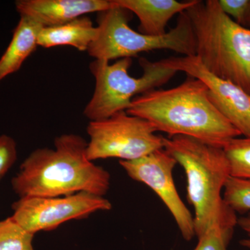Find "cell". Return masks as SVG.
Masks as SVG:
<instances>
[{"label":"cell","instance_id":"obj_8","mask_svg":"<svg viewBox=\"0 0 250 250\" xmlns=\"http://www.w3.org/2000/svg\"><path fill=\"white\" fill-rule=\"evenodd\" d=\"M111 202L104 197L80 192L68 196L20 198L12 205L11 218L27 232L52 231L71 220L88 218L98 210H110Z\"/></svg>","mask_w":250,"mask_h":250},{"label":"cell","instance_id":"obj_22","mask_svg":"<svg viewBox=\"0 0 250 250\" xmlns=\"http://www.w3.org/2000/svg\"><path fill=\"white\" fill-rule=\"evenodd\" d=\"M243 27L250 29V6L249 11H248V14H247L246 21H245L244 24H243Z\"/></svg>","mask_w":250,"mask_h":250},{"label":"cell","instance_id":"obj_10","mask_svg":"<svg viewBox=\"0 0 250 250\" xmlns=\"http://www.w3.org/2000/svg\"><path fill=\"white\" fill-rule=\"evenodd\" d=\"M161 62L205 83L210 101L220 113L246 138H250V95L241 87L215 76L197 57H171Z\"/></svg>","mask_w":250,"mask_h":250},{"label":"cell","instance_id":"obj_6","mask_svg":"<svg viewBox=\"0 0 250 250\" xmlns=\"http://www.w3.org/2000/svg\"><path fill=\"white\" fill-rule=\"evenodd\" d=\"M139 62L143 74L139 78L129 75L131 58L119 59L113 64L108 61L95 59L90 64L95 88L83 111V115L90 121H100L126 111L133 99L166 84L177 72L161 61L152 62L141 58Z\"/></svg>","mask_w":250,"mask_h":250},{"label":"cell","instance_id":"obj_20","mask_svg":"<svg viewBox=\"0 0 250 250\" xmlns=\"http://www.w3.org/2000/svg\"><path fill=\"white\" fill-rule=\"evenodd\" d=\"M220 8L235 22L243 26L249 11L250 0H218Z\"/></svg>","mask_w":250,"mask_h":250},{"label":"cell","instance_id":"obj_2","mask_svg":"<svg viewBox=\"0 0 250 250\" xmlns=\"http://www.w3.org/2000/svg\"><path fill=\"white\" fill-rule=\"evenodd\" d=\"M126 112L149 122L156 131L169 137L188 136L223 147L241 136L210 101L205 83L192 77L170 89L138 95Z\"/></svg>","mask_w":250,"mask_h":250},{"label":"cell","instance_id":"obj_1","mask_svg":"<svg viewBox=\"0 0 250 250\" xmlns=\"http://www.w3.org/2000/svg\"><path fill=\"white\" fill-rule=\"evenodd\" d=\"M54 144L55 149H36L21 164L11 180L20 198L68 196L80 192L104 197L107 193L111 175L88 159L84 139L63 134Z\"/></svg>","mask_w":250,"mask_h":250},{"label":"cell","instance_id":"obj_14","mask_svg":"<svg viewBox=\"0 0 250 250\" xmlns=\"http://www.w3.org/2000/svg\"><path fill=\"white\" fill-rule=\"evenodd\" d=\"M98 34L97 27L87 16L41 31L38 45L45 48L70 45L80 51H87Z\"/></svg>","mask_w":250,"mask_h":250},{"label":"cell","instance_id":"obj_13","mask_svg":"<svg viewBox=\"0 0 250 250\" xmlns=\"http://www.w3.org/2000/svg\"><path fill=\"white\" fill-rule=\"evenodd\" d=\"M42 28L35 20L21 16L11 42L0 59V82L18 71L24 61L36 50Z\"/></svg>","mask_w":250,"mask_h":250},{"label":"cell","instance_id":"obj_5","mask_svg":"<svg viewBox=\"0 0 250 250\" xmlns=\"http://www.w3.org/2000/svg\"><path fill=\"white\" fill-rule=\"evenodd\" d=\"M111 3L109 9L98 13V34L87 50L95 60L131 59L156 49H170L184 57L196 55L195 36L186 11L179 14L177 25L165 35L151 36L131 29L129 25L131 12L113 0Z\"/></svg>","mask_w":250,"mask_h":250},{"label":"cell","instance_id":"obj_19","mask_svg":"<svg viewBox=\"0 0 250 250\" xmlns=\"http://www.w3.org/2000/svg\"><path fill=\"white\" fill-rule=\"evenodd\" d=\"M18 157L17 145L11 136H0V179L9 172Z\"/></svg>","mask_w":250,"mask_h":250},{"label":"cell","instance_id":"obj_18","mask_svg":"<svg viewBox=\"0 0 250 250\" xmlns=\"http://www.w3.org/2000/svg\"><path fill=\"white\" fill-rule=\"evenodd\" d=\"M231 238L219 227H212L199 237L198 243L194 250H228Z\"/></svg>","mask_w":250,"mask_h":250},{"label":"cell","instance_id":"obj_11","mask_svg":"<svg viewBox=\"0 0 250 250\" xmlns=\"http://www.w3.org/2000/svg\"><path fill=\"white\" fill-rule=\"evenodd\" d=\"M111 0H18L21 16L35 20L43 27L60 25L90 13L109 9Z\"/></svg>","mask_w":250,"mask_h":250},{"label":"cell","instance_id":"obj_16","mask_svg":"<svg viewBox=\"0 0 250 250\" xmlns=\"http://www.w3.org/2000/svg\"><path fill=\"white\" fill-rule=\"evenodd\" d=\"M34 236L11 217L0 221V250H35L32 243Z\"/></svg>","mask_w":250,"mask_h":250},{"label":"cell","instance_id":"obj_15","mask_svg":"<svg viewBox=\"0 0 250 250\" xmlns=\"http://www.w3.org/2000/svg\"><path fill=\"white\" fill-rule=\"evenodd\" d=\"M231 176L250 179V138H235L223 147Z\"/></svg>","mask_w":250,"mask_h":250},{"label":"cell","instance_id":"obj_7","mask_svg":"<svg viewBox=\"0 0 250 250\" xmlns=\"http://www.w3.org/2000/svg\"><path fill=\"white\" fill-rule=\"evenodd\" d=\"M149 122L126 111L90 121L87 156L90 161L108 158L132 161L164 149V137L155 134Z\"/></svg>","mask_w":250,"mask_h":250},{"label":"cell","instance_id":"obj_21","mask_svg":"<svg viewBox=\"0 0 250 250\" xmlns=\"http://www.w3.org/2000/svg\"><path fill=\"white\" fill-rule=\"evenodd\" d=\"M238 226L248 233V238L242 240L240 243L242 246L250 250V215L238 219Z\"/></svg>","mask_w":250,"mask_h":250},{"label":"cell","instance_id":"obj_3","mask_svg":"<svg viewBox=\"0 0 250 250\" xmlns=\"http://www.w3.org/2000/svg\"><path fill=\"white\" fill-rule=\"evenodd\" d=\"M164 143L166 152L185 170L188 201L195 209V236L218 226L232 237L238 218L222 195L231 176L223 147L185 136L164 138Z\"/></svg>","mask_w":250,"mask_h":250},{"label":"cell","instance_id":"obj_4","mask_svg":"<svg viewBox=\"0 0 250 250\" xmlns=\"http://www.w3.org/2000/svg\"><path fill=\"white\" fill-rule=\"evenodd\" d=\"M186 12L202 65L250 95V29L225 14L218 0H196Z\"/></svg>","mask_w":250,"mask_h":250},{"label":"cell","instance_id":"obj_17","mask_svg":"<svg viewBox=\"0 0 250 250\" xmlns=\"http://www.w3.org/2000/svg\"><path fill=\"white\" fill-rule=\"evenodd\" d=\"M224 201L235 212L250 210V179L229 177L224 187Z\"/></svg>","mask_w":250,"mask_h":250},{"label":"cell","instance_id":"obj_12","mask_svg":"<svg viewBox=\"0 0 250 250\" xmlns=\"http://www.w3.org/2000/svg\"><path fill=\"white\" fill-rule=\"evenodd\" d=\"M113 2L131 13L139 20V32L145 35L161 36L167 31L166 27L176 14L185 12L196 0L177 1L176 0H113Z\"/></svg>","mask_w":250,"mask_h":250},{"label":"cell","instance_id":"obj_9","mask_svg":"<svg viewBox=\"0 0 250 250\" xmlns=\"http://www.w3.org/2000/svg\"><path fill=\"white\" fill-rule=\"evenodd\" d=\"M128 176L147 185L170 210L182 237L190 241L195 236L193 218L176 189L173 170L177 162L165 149H158L132 161H119Z\"/></svg>","mask_w":250,"mask_h":250}]
</instances>
